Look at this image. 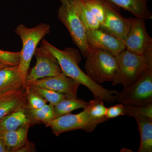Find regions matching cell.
<instances>
[{"label": "cell", "mask_w": 152, "mask_h": 152, "mask_svg": "<svg viewBox=\"0 0 152 152\" xmlns=\"http://www.w3.org/2000/svg\"><path fill=\"white\" fill-rule=\"evenodd\" d=\"M88 10L100 23H103L105 16V9L103 0H83Z\"/></svg>", "instance_id": "obj_24"}, {"label": "cell", "mask_w": 152, "mask_h": 152, "mask_svg": "<svg viewBox=\"0 0 152 152\" xmlns=\"http://www.w3.org/2000/svg\"><path fill=\"white\" fill-rule=\"evenodd\" d=\"M5 66H7L3 64L2 63H0V69L5 67Z\"/></svg>", "instance_id": "obj_30"}, {"label": "cell", "mask_w": 152, "mask_h": 152, "mask_svg": "<svg viewBox=\"0 0 152 152\" xmlns=\"http://www.w3.org/2000/svg\"><path fill=\"white\" fill-rule=\"evenodd\" d=\"M116 101L124 105L144 107L152 104V67L116 95Z\"/></svg>", "instance_id": "obj_5"}, {"label": "cell", "mask_w": 152, "mask_h": 152, "mask_svg": "<svg viewBox=\"0 0 152 152\" xmlns=\"http://www.w3.org/2000/svg\"><path fill=\"white\" fill-rule=\"evenodd\" d=\"M20 55V51H7L0 49V63L7 66H18Z\"/></svg>", "instance_id": "obj_27"}, {"label": "cell", "mask_w": 152, "mask_h": 152, "mask_svg": "<svg viewBox=\"0 0 152 152\" xmlns=\"http://www.w3.org/2000/svg\"><path fill=\"white\" fill-rule=\"evenodd\" d=\"M88 106L90 125L93 131L99 124L107 121L105 116L107 108L104 101L99 99H94L91 101Z\"/></svg>", "instance_id": "obj_20"}, {"label": "cell", "mask_w": 152, "mask_h": 152, "mask_svg": "<svg viewBox=\"0 0 152 152\" xmlns=\"http://www.w3.org/2000/svg\"><path fill=\"white\" fill-rule=\"evenodd\" d=\"M28 106L26 86L0 95V121L12 112Z\"/></svg>", "instance_id": "obj_15"}, {"label": "cell", "mask_w": 152, "mask_h": 152, "mask_svg": "<svg viewBox=\"0 0 152 152\" xmlns=\"http://www.w3.org/2000/svg\"><path fill=\"white\" fill-rule=\"evenodd\" d=\"M54 105L49 104L37 110L29 109L30 115L33 125L39 123L45 124L54 119Z\"/></svg>", "instance_id": "obj_22"}, {"label": "cell", "mask_w": 152, "mask_h": 152, "mask_svg": "<svg viewBox=\"0 0 152 152\" xmlns=\"http://www.w3.org/2000/svg\"><path fill=\"white\" fill-rule=\"evenodd\" d=\"M42 45L56 58L63 73L87 87L92 93L94 99H99L108 104L116 101L118 91L105 88L94 81L81 69L78 64L82 58L77 50L71 48L59 50L45 39L42 40Z\"/></svg>", "instance_id": "obj_1"}, {"label": "cell", "mask_w": 152, "mask_h": 152, "mask_svg": "<svg viewBox=\"0 0 152 152\" xmlns=\"http://www.w3.org/2000/svg\"><path fill=\"white\" fill-rule=\"evenodd\" d=\"M34 55L37 62L35 66L28 72L26 85L39 79L53 77L63 73L56 58L43 46L37 48Z\"/></svg>", "instance_id": "obj_7"}, {"label": "cell", "mask_w": 152, "mask_h": 152, "mask_svg": "<svg viewBox=\"0 0 152 152\" xmlns=\"http://www.w3.org/2000/svg\"><path fill=\"white\" fill-rule=\"evenodd\" d=\"M76 12L87 31L100 28L101 25L85 5L83 0H72Z\"/></svg>", "instance_id": "obj_21"}, {"label": "cell", "mask_w": 152, "mask_h": 152, "mask_svg": "<svg viewBox=\"0 0 152 152\" xmlns=\"http://www.w3.org/2000/svg\"><path fill=\"white\" fill-rule=\"evenodd\" d=\"M118 68L112 85L124 87L132 85L149 68L152 67V49L144 55L136 54L125 49L116 56Z\"/></svg>", "instance_id": "obj_2"}, {"label": "cell", "mask_w": 152, "mask_h": 152, "mask_svg": "<svg viewBox=\"0 0 152 152\" xmlns=\"http://www.w3.org/2000/svg\"><path fill=\"white\" fill-rule=\"evenodd\" d=\"M45 124L46 126L50 128L52 132L56 136L66 132L79 129L87 132H93L90 125L88 104L83 111L79 113L63 115Z\"/></svg>", "instance_id": "obj_9"}, {"label": "cell", "mask_w": 152, "mask_h": 152, "mask_svg": "<svg viewBox=\"0 0 152 152\" xmlns=\"http://www.w3.org/2000/svg\"><path fill=\"white\" fill-rule=\"evenodd\" d=\"M140 134L137 152H152V120L145 117L134 118Z\"/></svg>", "instance_id": "obj_18"}, {"label": "cell", "mask_w": 152, "mask_h": 152, "mask_svg": "<svg viewBox=\"0 0 152 152\" xmlns=\"http://www.w3.org/2000/svg\"><path fill=\"white\" fill-rule=\"evenodd\" d=\"M122 115H124V105L122 104L119 103L107 108L105 116L108 120Z\"/></svg>", "instance_id": "obj_28"}, {"label": "cell", "mask_w": 152, "mask_h": 152, "mask_svg": "<svg viewBox=\"0 0 152 152\" xmlns=\"http://www.w3.org/2000/svg\"><path fill=\"white\" fill-rule=\"evenodd\" d=\"M26 91L28 107L31 110L40 109L47 104V101L28 86H26Z\"/></svg>", "instance_id": "obj_26"}, {"label": "cell", "mask_w": 152, "mask_h": 152, "mask_svg": "<svg viewBox=\"0 0 152 152\" xmlns=\"http://www.w3.org/2000/svg\"><path fill=\"white\" fill-rule=\"evenodd\" d=\"M28 124L33 125L28 106L12 112L1 120L0 131L15 130Z\"/></svg>", "instance_id": "obj_16"}, {"label": "cell", "mask_w": 152, "mask_h": 152, "mask_svg": "<svg viewBox=\"0 0 152 152\" xmlns=\"http://www.w3.org/2000/svg\"><path fill=\"white\" fill-rule=\"evenodd\" d=\"M87 40L90 48L101 49L115 56L126 49L122 41L100 28L87 31Z\"/></svg>", "instance_id": "obj_11"}, {"label": "cell", "mask_w": 152, "mask_h": 152, "mask_svg": "<svg viewBox=\"0 0 152 152\" xmlns=\"http://www.w3.org/2000/svg\"><path fill=\"white\" fill-rule=\"evenodd\" d=\"M115 5L129 12L136 18L144 20L152 19L148 2L150 0H107Z\"/></svg>", "instance_id": "obj_17"}, {"label": "cell", "mask_w": 152, "mask_h": 152, "mask_svg": "<svg viewBox=\"0 0 152 152\" xmlns=\"http://www.w3.org/2000/svg\"><path fill=\"white\" fill-rule=\"evenodd\" d=\"M61 6L58 11L59 20L65 25L75 45L86 57L90 50L87 40V30L83 23L72 0H59Z\"/></svg>", "instance_id": "obj_6"}, {"label": "cell", "mask_w": 152, "mask_h": 152, "mask_svg": "<svg viewBox=\"0 0 152 152\" xmlns=\"http://www.w3.org/2000/svg\"><path fill=\"white\" fill-rule=\"evenodd\" d=\"M90 48L86 57V74L99 84L113 81L118 68L116 56L101 49Z\"/></svg>", "instance_id": "obj_3"}, {"label": "cell", "mask_w": 152, "mask_h": 152, "mask_svg": "<svg viewBox=\"0 0 152 152\" xmlns=\"http://www.w3.org/2000/svg\"><path fill=\"white\" fill-rule=\"evenodd\" d=\"M145 20L135 18L124 42L126 50L142 55L152 49V39L147 32Z\"/></svg>", "instance_id": "obj_10"}, {"label": "cell", "mask_w": 152, "mask_h": 152, "mask_svg": "<svg viewBox=\"0 0 152 152\" xmlns=\"http://www.w3.org/2000/svg\"><path fill=\"white\" fill-rule=\"evenodd\" d=\"M0 152H7L5 146L1 136H0Z\"/></svg>", "instance_id": "obj_29"}, {"label": "cell", "mask_w": 152, "mask_h": 152, "mask_svg": "<svg viewBox=\"0 0 152 152\" xmlns=\"http://www.w3.org/2000/svg\"><path fill=\"white\" fill-rule=\"evenodd\" d=\"M31 126L28 124L15 130L0 131L6 152H29L34 150V147L28 140V132Z\"/></svg>", "instance_id": "obj_13"}, {"label": "cell", "mask_w": 152, "mask_h": 152, "mask_svg": "<svg viewBox=\"0 0 152 152\" xmlns=\"http://www.w3.org/2000/svg\"><path fill=\"white\" fill-rule=\"evenodd\" d=\"M50 31V26L44 23L32 28L20 24L15 30V33L20 38L23 43L18 67L25 80L38 44Z\"/></svg>", "instance_id": "obj_4"}, {"label": "cell", "mask_w": 152, "mask_h": 152, "mask_svg": "<svg viewBox=\"0 0 152 152\" xmlns=\"http://www.w3.org/2000/svg\"><path fill=\"white\" fill-rule=\"evenodd\" d=\"M80 84L62 73L58 75L39 79L26 85L53 90L68 98H77V91Z\"/></svg>", "instance_id": "obj_12"}, {"label": "cell", "mask_w": 152, "mask_h": 152, "mask_svg": "<svg viewBox=\"0 0 152 152\" xmlns=\"http://www.w3.org/2000/svg\"><path fill=\"white\" fill-rule=\"evenodd\" d=\"M88 103L78 98H66L54 106V119L77 109L86 108Z\"/></svg>", "instance_id": "obj_19"}, {"label": "cell", "mask_w": 152, "mask_h": 152, "mask_svg": "<svg viewBox=\"0 0 152 152\" xmlns=\"http://www.w3.org/2000/svg\"><path fill=\"white\" fill-rule=\"evenodd\" d=\"M103 1L105 16L100 28L124 42L134 18H124L121 13L120 8L107 0Z\"/></svg>", "instance_id": "obj_8"}, {"label": "cell", "mask_w": 152, "mask_h": 152, "mask_svg": "<svg viewBox=\"0 0 152 152\" xmlns=\"http://www.w3.org/2000/svg\"><path fill=\"white\" fill-rule=\"evenodd\" d=\"M29 86L37 94L39 95L45 99L47 102H48L50 104H52L54 106L64 99L68 98L66 95L53 90L40 88L35 86Z\"/></svg>", "instance_id": "obj_23"}, {"label": "cell", "mask_w": 152, "mask_h": 152, "mask_svg": "<svg viewBox=\"0 0 152 152\" xmlns=\"http://www.w3.org/2000/svg\"><path fill=\"white\" fill-rule=\"evenodd\" d=\"M26 86V80L18 66H7L0 69V95Z\"/></svg>", "instance_id": "obj_14"}, {"label": "cell", "mask_w": 152, "mask_h": 152, "mask_svg": "<svg viewBox=\"0 0 152 152\" xmlns=\"http://www.w3.org/2000/svg\"><path fill=\"white\" fill-rule=\"evenodd\" d=\"M124 115L130 117H142L152 120V104L144 107H131L124 105Z\"/></svg>", "instance_id": "obj_25"}]
</instances>
